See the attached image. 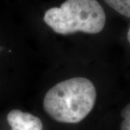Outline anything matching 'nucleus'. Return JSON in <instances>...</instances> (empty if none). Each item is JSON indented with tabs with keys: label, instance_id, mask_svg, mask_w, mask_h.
Segmentation results:
<instances>
[{
	"label": "nucleus",
	"instance_id": "1",
	"mask_svg": "<svg viewBox=\"0 0 130 130\" xmlns=\"http://www.w3.org/2000/svg\"><path fill=\"white\" fill-rule=\"evenodd\" d=\"M97 92L85 77H73L57 83L43 98V109L54 121L65 124L82 121L93 110Z\"/></svg>",
	"mask_w": 130,
	"mask_h": 130
},
{
	"label": "nucleus",
	"instance_id": "7",
	"mask_svg": "<svg viewBox=\"0 0 130 130\" xmlns=\"http://www.w3.org/2000/svg\"><path fill=\"white\" fill-rule=\"evenodd\" d=\"M3 47H2V46H0V51H2V50H3Z\"/></svg>",
	"mask_w": 130,
	"mask_h": 130
},
{
	"label": "nucleus",
	"instance_id": "6",
	"mask_svg": "<svg viewBox=\"0 0 130 130\" xmlns=\"http://www.w3.org/2000/svg\"><path fill=\"white\" fill-rule=\"evenodd\" d=\"M127 40L130 43V26L129 28V30H128V32H127Z\"/></svg>",
	"mask_w": 130,
	"mask_h": 130
},
{
	"label": "nucleus",
	"instance_id": "3",
	"mask_svg": "<svg viewBox=\"0 0 130 130\" xmlns=\"http://www.w3.org/2000/svg\"><path fill=\"white\" fill-rule=\"evenodd\" d=\"M11 130H42L41 120L30 113L14 109L9 112L7 116Z\"/></svg>",
	"mask_w": 130,
	"mask_h": 130
},
{
	"label": "nucleus",
	"instance_id": "5",
	"mask_svg": "<svg viewBox=\"0 0 130 130\" xmlns=\"http://www.w3.org/2000/svg\"><path fill=\"white\" fill-rule=\"evenodd\" d=\"M121 116L124 119L121 123V130H130V103L121 110Z\"/></svg>",
	"mask_w": 130,
	"mask_h": 130
},
{
	"label": "nucleus",
	"instance_id": "4",
	"mask_svg": "<svg viewBox=\"0 0 130 130\" xmlns=\"http://www.w3.org/2000/svg\"><path fill=\"white\" fill-rule=\"evenodd\" d=\"M112 9L119 14L130 18V0H104Z\"/></svg>",
	"mask_w": 130,
	"mask_h": 130
},
{
	"label": "nucleus",
	"instance_id": "2",
	"mask_svg": "<svg viewBox=\"0 0 130 130\" xmlns=\"http://www.w3.org/2000/svg\"><path fill=\"white\" fill-rule=\"evenodd\" d=\"M106 13L96 0H67L45 12V23L56 33L97 34L106 24Z\"/></svg>",
	"mask_w": 130,
	"mask_h": 130
}]
</instances>
